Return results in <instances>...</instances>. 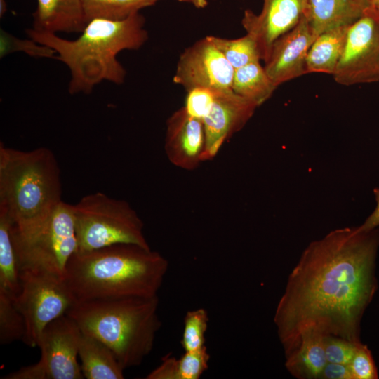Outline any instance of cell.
Here are the masks:
<instances>
[{"label": "cell", "instance_id": "6da1fadb", "mask_svg": "<svg viewBox=\"0 0 379 379\" xmlns=\"http://www.w3.org/2000/svg\"><path fill=\"white\" fill-rule=\"evenodd\" d=\"M378 228L347 227L304 249L273 319L285 357L310 334L361 342V319L378 289Z\"/></svg>", "mask_w": 379, "mask_h": 379}, {"label": "cell", "instance_id": "7a4b0ae2", "mask_svg": "<svg viewBox=\"0 0 379 379\" xmlns=\"http://www.w3.org/2000/svg\"><path fill=\"white\" fill-rule=\"evenodd\" d=\"M168 261L160 253L133 244H117L74 253L64 275L77 302L152 298L163 284Z\"/></svg>", "mask_w": 379, "mask_h": 379}, {"label": "cell", "instance_id": "3957f363", "mask_svg": "<svg viewBox=\"0 0 379 379\" xmlns=\"http://www.w3.org/2000/svg\"><path fill=\"white\" fill-rule=\"evenodd\" d=\"M144 25L145 19L138 12L119 20L93 19L75 40L34 29L26 32L34 41L52 48L58 53L55 58L69 67L70 93H88L103 80L115 84L124 81L126 71L117 55L145 44L148 34Z\"/></svg>", "mask_w": 379, "mask_h": 379}, {"label": "cell", "instance_id": "277c9868", "mask_svg": "<svg viewBox=\"0 0 379 379\" xmlns=\"http://www.w3.org/2000/svg\"><path fill=\"white\" fill-rule=\"evenodd\" d=\"M60 171L46 147L22 151L0 145V211L14 239L24 243L43 230L62 201Z\"/></svg>", "mask_w": 379, "mask_h": 379}, {"label": "cell", "instance_id": "5b68a950", "mask_svg": "<svg viewBox=\"0 0 379 379\" xmlns=\"http://www.w3.org/2000/svg\"><path fill=\"white\" fill-rule=\"evenodd\" d=\"M159 298H125L75 302L66 314L82 333L106 345L124 369L140 366L161 327Z\"/></svg>", "mask_w": 379, "mask_h": 379}, {"label": "cell", "instance_id": "8992f818", "mask_svg": "<svg viewBox=\"0 0 379 379\" xmlns=\"http://www.w3.org/2000/svg\"><path fill=\"white\" fill-rule=\"evenodd\" d=\"M78 251H90L117 244L150 248L144 223L130 204L102 192L83 197L72 205Z\"/></svg>", "mask_w": 379, "mask_h": 379}, {"label": "cell", "instance_id": "52a82bcc", "mask_svg": "<svg viewBox=\"0 0 379 379\" xmlns=\"http://www.w3.org/2000/svg\"><path fill=\"white\" fill-rule=\"evenodd\" d=\"M20 291L13 299L25 324L22 342L38 346L48 324L66 314L76 300L64 278L34 268H19Z\"/></svg>", "mask_w": 379, "mask_h": 379}, {"label": "cell", "instance_id": "ba28073f", "mask_svg": "<svg viewBox=\"0 0 379 379\" xmlns=\"http://www.w3.org/2000/svg\"><path fill=\"white\" fill-rule=\"evenodd\" d=\"M13 241L18 270L38 269L64 278L68 262L78 251L72 204L62 201L32 241L24 243L13 237Z\"/></svg>", "mask_w": 379, "mask_h": 379}, {"label": "cell", "instance_id": "9c48e42d", "mask_svg": "<svg viewBox=\"0 0 379 379\" xmlns=\"http://www.w3.org/2000/svg\"><path fill=\"white\" fill-rule=\"evenodd\" d=\"M82 333L77 323L67 314L48 324L38 343L39 361L21 367L3 379H82L78 362Z\"/></svg>", "mask_w": 379, "mask_h": 379}, {"label": "cell", "instance_id": "30bf717a", "mask_svg": "<svg viewBox=\"0 0 379 379\" xmlns=\"http://www.w3.org/2000/svg\"><path fill=\"white\" fill-rule=\"evenodd\" d=\"M344 86L379 81V11L369 7L348 27L343 55L333 74Z\"/></svg>", "mask_w": 379, "mask_h": 379}, {"label": "cell", "instance_id": "8fae6325", "mask_svg": "<svg viewBox=\"0 0 379 379\" xmlns=\"http://www.w3.org/2000/svg\"><path fill=\"white\" fill-rule=\"evenodd\" d=\"M234 73V67L208 36L181 54L173 81L187 91L199 87L230 91Z\"/></svg>", "mask_w": 379, "mask_h": 379}, {"label": "cell", "instance_id": "7c38bea8", "mask_svg": "<svg viewBox=\"0 0 379 379\" xmlns=\"http://www.w3.org/2000/svg\"><path fill=\"white\" fill-rule=\"evenodd\" d=\"M258 107L232 90L216 91L213 106L202 120L206 141L203 161L213 159L224 143L245 126Z\"/></svg>", "mask_w": 379, "mask_h": 379}, {"label": "cell", "instance_id": "4fadbf2b", "mask_svg": "<svg viewBox=\"0 0 379 379\" xmlns=\"http://www.w3.org/2000/svg\"><path fill=\"white\" fill-rule=\"evenodd\" d=\"M306 8L307 0H263L258 14L244 11L242 25L256 41L261 60H267L275 41L299 22Z\"/></svg>", "mask_w": 379, "mask_h": 379}, {"label": "cell", "instance_id": "5bb4252c", "mask_svg": "<svg viewBox=\"0 0 379 379\" xmlns=\"http://www.w3.org/2000/svg\"><path fill=\"white\" fill-rule=\"evenodd\" d=\"M316 37L304 15L293 29L275 41L264 67L277 86L307 74V57Z\"/></svg>", "mask_w": 379, "mask_h": 379}, {"label": "cell", "instance_id": "9a60e30c", "mask_svg": "<svg viewBox=\"0 0 379 379\" xmlns=\"http://www.w3.org/2000/svg\"><path fill=\"white\" fill-rule=\"evenodd\" d=\"M205 142L202 120L188 114L184 107L168 119L164 150L175 166L187 171L196 169L203 162Z\"/></svg>", "mask_w": 379, "mask_h": 379}, {"label": "cell", "instance_id": "2e32d148", "mask_svg": "<svg viewBox=\"0 0 379 379\" xmlns=\"http://www.w3.org/2000/svg\"><path fill=\"white\" fill-rule=\"evenodd\" d=\"M369 7L366 0H307L305 16L317 36L328 30L351 25Z\"/></svg>", "mask_w": 379, "mask_h": 379}, {"label": "cell", "instance_id": "e0dca14e", "mask_svg": "<svg viewBox=\"0 0 379 379\" xmlns=\"http://www.w3.org/2000/svg\"><path fill=\"white\" fill-rule=\"evenodd\" d=\"M86 25L81 0H37L34 29L55 34L81 32Z\"/></svg>", "mask_w": 379, "mask_h": 379}, {"label": "cell", "instance_id": "ac0fdd59", "mask_svg": "<svg viewBox=\"0 0 379 379\" xmlns=\"http://www.w3.org/2000/svg\"><path fill=\"white\" fill-rule=\"evenodd\" d=\"M79 358L84 378L86 379H123L124 369L113 352L104 343L82 333Z\"/></svg>", "mask_w": 379, "mask_h": 379}, {"label": "cell", "instance_id": "d6986e66", "mask_svg": "<svg viewBox=\"0 0 379 379\" xmlns=\"http://www.w3.org/2000/svg\"><path fill=\"white\" fill-rule=\"evenodd\" d=\"M285 367L298 379H320L327 364L324 335L310 334L302 338L296 348L285 357Z\"/></svg>", "mask_w": 379, "mask_h": 379}, {"label": "cell", "instance_id": "ffe728a7", "mask_svg": "<svg viewBox=\"0 0 379 379\" xmlns=\"http://www.w3.org/2000/svg\"><path fill=\"white\" fill-rule=\"evenodd\" d=\"M348 27L330 29L316 37L307 57V74H334L343 53Z\"/></svg>", "mask_w": 379, "mask_h": 379}, {"label": "cell", "instance_id": "44dd1931", "mask_svg": "<svg viewBox=\"0 0 379 379\" xmlns=\"http://www.w3.org/2000/svg\"><path fill=\"white\" fill-rule=\"evenodd\" d=\"M277 87L260 62L234 69L232 91L258 106L268 100Z\"/></svg>", "mask_w": 379, "mask_h": 379}, {"label": "cell", "instance_id": "7402d4cb", "mask_svg": "<svg viewBox=\"0 0 379 379\" xmlns=\"http://www.w3.org/2000/svg\"><path fill=\"white\" fill-rule=\"evenodd\" d=\"M0 290L12 299L20 291L19 270L11 230V222L0 211Z\"/></svg>", "mask_w": 379, "mask_h": 379}, {"label": "cell", "instance_id": "603a6c76", "mask_svg": "<svg viewBox=\"0 0 379 379\" xmlns=\"http://www.w3.org/2000/svg\"><path fill=\"white\" fill-rule=\"evenodd\" d=\"M157 0H81L85 19L124 20Z\"/></svg>", "mask_w": 379, "mask_h": 379}, {"label": "cell", "instance_id": "cb8c5ba5", "mask_svg": "<svg viewBox=\"0 0 379 379\" xmlns=\"http://www.w3.org/2000/svg\"><path fill=\"white\" fill-rule=\"evenodd\" d=\"M210 36L234 69L253 62H260L261 60L256 41L247 33L245 36L234 39Z\"/></svg>", "mask_w": 379, "mask_h": 379}, {"label": "cell", "instance_id": "d4e9b609", "mask_svg": "<svg viewBox=\"0 0 379 379\" xmlns=\"http://www.w3.org/2000/svg\"><path fill=\"white\" fill-rule=\"evenodd\" d=\"M25 332L24 318L10 295L0 290V343L10 344L22 340Z\"/></svg>", "mask_w": 379, "mask_h": 379}, {"label": "cell", "instance_id": "484cf974", "mask_svg": "<svg viewBox=\"0 0 379 379\" xmlns=\"http://www.w3.org/2000/svg\"><path fill=\"white\" fill-rule=\"evenodd\" d=\"M208 314L204 308L189 310L184 317L181 344L185 352L194 351L206 346Z\"/></svg>", "mask_w": 379, "mask_h": 379}, {"label": "cell", "instance_id": "4316f807", "mask_svg": "<svg viewBox=\"0 0 379 379\" xmlns=\"http://www.w3.org/2000/svg\"><path fill=\"white\" fill-rule=\"evenodd\" d=\"M210 354L206 346L185 352L175 359V379H199L208 368Z\"/></svg>", "mask_w": 379, "mask_h": 379}, {"label": "cell", "instance_id": "83f0119b", "mask_svg": "<svg viewBox=\"0 0 379 379\" xmlns=\"http://www.w3.org/2000/svg\"><path fill=\"white\" fill-rule=\"evenodd\" d=\"M20 51L32 56L55 58V52L51 48L41 45L32 39H20L4 31L1 32V57L8 53Z\"/></svg>", "mask_w": 379, "mask_h": 379}, {"label": "cell", "instance_id": "f1b7e54d", "mask_svg": "<svg viewBox=\"0 0 379 379\" xmlns=\"http://www.w3.org/2000/svg\"><path fill=\"white\" fill-rule=\"evenodd\" d=\"M361 343H353L333 335H324V345L327 362L349 365Z\"/></svg>", "mask_w": 379, "mask_h": 379}, {"label": "cell", "instance_id": "f546056e", "mask_svg": "<svg viewBox=\"0 0 379 379\" xmlns=\"http://www.w3.org/2000/svg\"><path fill=\"white\" fill-rule=\"evenodd\" d=\"M216 91L208 88H194L187 91L184 108L190 116L203 120L210 112Z\"/></svg>", "mask_w": 379, "mask_h": 379}, {"label": "cell", "instance_id": "4dcf8cb0", "mask_svg": "<svg viewBox=\"0 0 379 379\" xmlns=\"http://www.w3.org/2000/svg\"><path fill=\"white\" fill-rule=\"evenodd\" d=\"M353 379H377L378 370L368 347L361 343L349 364Z\"/></svg>", "mask_w": 379, "mask_h": 379}, {"label": "cell", "instance_id": "1f68e13d", "mask_svg": "<svg viewBox=\"0 0 379 379\" xmlns=\"http://www.w3.org/2000/svg\"><path fill=\"white\" fill-rule=\"evenodd\" d=\"M320 379H353L349 365L327 362Z\"/></svg>", "mask_w": 379, "mask_h": 379}, {"label": "cell", "instance_id": "d6a6232c", "mask_svg": "<svg viewBox=\"0 0 379 379\" xmlns=\"http://www.w3.org/2000/svg\"><path fill=\"white\" fill-rule=\"evenodd\" d=\"M373 192L375 197L376 206L364 223L358 226L359 229L361 231H371L379 227V188H375Z\"/></svg>", "mask_w": 379, "mask_h": 379}, {"label": "cell", "instance_id": "836d02e7", "mask_svg": "<svg viewBox=\"0 0 379 379\" xmlns=\"http://www.w3.org/2000/svg\"><path fill=\"white\" fill-rule=\"evenodd\" d=\"M182 2H187L192 4L197 8H203L208 4V0H178Z\"/></svg>", "mask_w": 379, "mask_h": 379}, {"label": "cell", "instance_id": "e575fe53", "mask_svg": "<svg viewBox=\"0 0 379 379\" xmlns=\"http://www.w3.org/2000/svg\"><path fill=\"white\" fill-rule=\"evenodd\" d=\"M6 11V4L4 0H0V13L1 15H2Z\"/></svg>", "mask_w": 379, "mask_h": 379}, {"label": "cell", "instance_id": "d590c367", "mask_svg": "<svg viewBox=\"0 0 379 379\" xmlns=\"http://www.w3.org/2000/svg\"><path fill=\"white\" fill-rule=\"evenodd\" d=\"M371 6L376 7L379 4V0H366Z\"/></svg>", "mask_w": 379, "mask_h": 379}, {"label": "cell", "instance_id": "8d00e7d4", "mask_svg": "<svg viewBox=\"0 0 379 379\" xmlns=\"http://www.w3.org/2000/svg\"><path fill=\"white\" fill-rule=\"evenodd\" d=\"M377 8V10L379 11V4L377 5V6L375 7Z\"/></svg>", "mask_w": 379, "mask_h": 379}]
</instances>
